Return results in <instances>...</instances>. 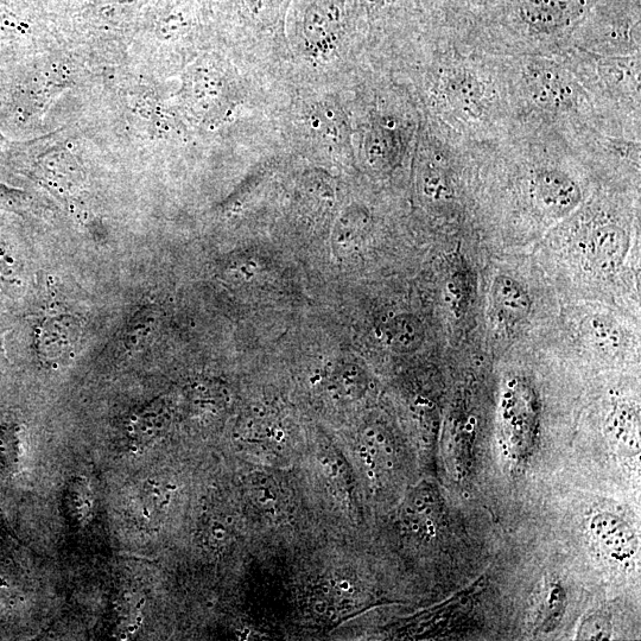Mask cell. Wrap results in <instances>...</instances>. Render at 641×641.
Instances as JSON below:
<instances>
[{"instance_id": "1", "label": "cell", "mask_w": 641, "mask_h": 641, "mask_svg": "<svg viewBox=\"0 0 641 641\" xmlns=\"http://www.w3.org/2000/svg\"><path fill=\"white\" fill-rule=\"evenodd\" d=\"M84 323L74 314L59 313L44 317L36 332V352L44 365L61 367L74 357Z\"/></svg>"}, {"instance_id": "2", "label": "cell", "mask_w": 641, "mask_h": 641, "mask_svg": "<svg viewBox=\"0 0 641 641\" xmlns=\"http://www.w3.org/2000/svg\"><path fill=\"white\" fill-rule=\"evenodd\" d=\"M588 0H519L522 21L539 34H556L585 14Z\"/></svg>"}, {"instance_id": "3", "label": "cell", "mask_w": 641, "mask_h": 641, "mask_svg": "<svg viewBox=\"0 0 641 641\" xmlns=\"http://www.w3.org/2000/svg\"><path fill=\"white\" fill-rule=\"evenodd\" d=\"M533 193L545 211L562 217L579 205L581 190L569 175L557 169L538 171L533 180Z\"/></svg>"}, {"instance_id": "4", "label": "cell", "mask_w": 641, "mask_h": 641, "mask_svg": "<svg viewBox=\"0 0 641 641\" xmlns=\"http://www.w3.org/2000/svg\"><path fill=\"white\" fill-rule=\"evenodd\" d=\"M171 421L168 398L161 397L133 412L126 422V435L133 446L145 448L157 442L167 431Z\"/></svg>"}, {"instance_id": "5", "label": "cell", "mask_w": 641, "mask_h": 641, "mask_svg": "<svg viewBox=\"0 0 641 641\" xmlns=\"http://www.w3.org/2000/svg\"><path fill=\"white\" fill-rule=\"evenodd\" d=\"M587 245L589 262L607 274L623 264L628 251V236L619 226H601L590 234Z\"/></svg>"}, {"instance_id": "6", "label": "cell", "mask_w": 641, "mask_h": 641, "mask_svg": "<svg viewBox=\"0 0 641 641\" xmlns=\"http://www.w3.org/2000/svg\"><path fill=\"white\" fill-rule=\"evenodd\" d=\"M532 98L542 106L560 109L569 103L573 90L566 78L551 67H533L528 76Z\"/></svg>"}, {"instance_id": "7", "label": "cell", "mask_w": 641, "mask_h": 641, "mask_svg": "<svg viewBox=\"0 0 641 641\" xmlns=\"http://www.w3.org/2000/svg\"><path fill=\"white\" fill-rule=\"evenodd\" d=\"M157 328V310L144 303L126 321L119 336V345L126 355L143 352L150 345Z\"/></svg>"}, {"instance_id": "8", "label": "cell", "mask_w": 641, "mask_h": 641, "mask_svg": "<svg viewBox=\"0 0 641 641\" xmlns=\"http://www.w3.org/2000/svg\"><path fill=\"white\" fill-rule=\"evenodd\" d=\"M492 295L494 306L505 321H522L531 312L532 303L528 293L510 277L499 276L495 279Z\"/></svg>"}, {"instance_id": "9", "label": "cell", "mask_w": 641, "mask_h": 641, "mask_svg": "<svg viewBox=\"0 0 641 641\" xmlns=\"http://www.w3.org/2000/svg\"><path fill=\"white\" fill-rule=\"evenodd\" d=\"M448 95L456 110L478 118L485 110V92L480 82L467 73H456L448 82Z\"/></svg>"}, {"instance_id": "10", "label": "cell", "mask_w": 641, "mask_h": 641, "mask_svg": "<svg viewBox=\"0 0 641 641\" xmlns=\"http://www.w3.org/2000/svg\"><path fill=\"white\" fill-rule=\"evenodd\" d=\"M387 346L399 353L416 352L423 344L425 333L420 320L412 315H399L383 329Z\"/></svg>"}, {"instance_id": "11", "label": "cell", "mask_w": 641, "mask_h": 641, "mask_svg": "<svg viewBox=\"0 0 641 641\" xmlns=\"http://www.w3.org/2000/svg\"><path fill=\"white\" fill-rule=\"evenodd\" d=\"M596 538L614 556L626 557L634 549L630 530L619 518L598 517L594 520Z\"/></svg>"}, {"instance_id": "12", "label": "cell", "mask_w": 641, "mask_h": 641, "mask_svg": "<svg viewBox=\"0 0 641 641\" xmlns=\"http://www.w3.org/2000/svg\"><path fill=\"white\" fill-rule=\"evenodd\" d=\"M170 486L161 481L145 482L138 498V511L145 523H157L170 504Z\"/></svg>"}, {"instance_id": "13", "label": "cell", "mask_w": 641, "mask_h": 641, "mask_svg": "<svg viewBox=\"0 0 641 641\" xmlns=\"http://www.w3.org/2000/svg\"><path fill=\"white\" fill-rule=\"evenodd\" d=\"M589 335L594 344L602 351L617 352L621 336L619 327L612 319L606 316H595L589 323Z\"/></svg>"}, {"instance_id": "14", "label": "cell", "mask_w": 641, "mask_h": 641, "mask_svg": "<svg viewBox=\"0 0 641 641\" xmlns=\"http://www.w3.org/2000/svg\"><path fill=\"white\" fill-rule=\"evenodd\" d=\"M367 138V155L371 158L372 163L389 162L393 150H395V143L392 141L390 132L386 128H380L373 131Z\"/></svg>"}, {"instance_id": "15", "label": "cell", "mask_w": 641, "mask_h": 641, "mask_svg": "<svg viewBox=\"0 0 641 641\" xmlns=\"http://www.w3.org/2000/svg\"><path fill=\"white\" fill-rule=\"evenodd\" d=\"M90 487L84 480L74 482L69 490V501H71L72 512L76 519L82 520L92 512V495Z\"/></svg>"}, {"instance_id": "16", "label": "cell", "mask_w": 641, "mask_h": 641, "mask_svg": "<svg viewBox=\"0 0 641 641\" xmlns=\"http://www.w3.org/2000/svg\"><path fill=\"white\" fill-rule=\"evenodd\" d=\"M564 595L562 588L552 587L548 596L547 604H545V618L544 625L554 626L562 617Z\"/></svg>"}, {"instance_id": "17", "label": "cell", "mask_w": 641, "mask_h": 641, "mask_svg": "<svg viewBox=\"0 0 641 641\" xmlns=\"http://www.w3.org/2000/svg\"><path fill=\"white\" fill-rule=\"evenodd\" d=\"M19 266L14 253L4 244H0V281L15 282Z\"/></svg>"}]
</instances>
